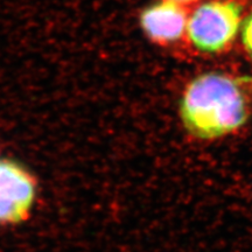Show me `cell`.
Masks as SVG:
<instances>
[{
  "label": "cell",
  "instance_id": "obj_1",
  "mask_svg": "<svg viewBox=\"0 0 252 252\" xmlns=\"http://www.w3.org/2000/svg\"><path fill=\"white\" fill-rule=\"evenodd\" d=\"M249 112L241 87L220 74H204L191 81L179 105L185 130L200 141H216L235 134L247 124Z\"/></svg>",
  "mask_w": 252,
  "mask_h": 252
},
{
  "label": "cell",
  "instance_id": "obj_2",
  "mask_svg": "<svg viewBox=\"0 0 252 252\" xmlns=\"http://www.w3.org/2000/svg\"><path fill=\"white\" fill-rule=\"evenodd\" d=\"M241 6L234 1H210L201 5L187 24L188 36L197 49L220 52L237 35Z\"/></svg>",
  "mask_w": 252,
  "mask_h": 252
},
{
  "label": "cell",
  "instance_id": "obj_3",
  "mask_svg": "<svg viewBox=\"0 0 252 252\" xmlns=\"http://www.w3.org/2000/svg\"><path fill=\"white\" fill-rule=\"evenodd\" d=\"M35 182L23 166L0 160V223H18L30 214Z\"/></svg>",
  "mask_w": 252,
  "mask_h": 252
},
{
  "label": "cell",
  "instance_id": "obj_4",
  "mask_svg": "<svg viewBox=\"0 0 252 252\" xmlns=\"http://www.w3.org/2000/svg\"><path fill=\"white\" fill-rule=\"evenodd\" d=\"M140 24L151 39L165 43L180 39L187 30L188 18L179 2L165 0L145 9Z\"/></svg>",
  "mask_w": 252,
  "mask_h": 252
},
{
  "label": "cell",
  "instance_id": "obj_5",
  "mask_svg": "<svg viewBox=\"0 0 252 252\" xmlns=\"http://www.w3.org/2000/svg\"><path fill=\"white\" fill-rule=\"evenodd\" d=\"M242 41L249 55L252 58V14L249 15L242 27Z\"/></svg>",
  "mask_w": 252,
  "mask_h": 252
},
{
  "label": "cell",
  "instance_id": "obj_6",
  "mask_svg": "<svg viewBox=\"0 0 252 252\" xmlns=\"http://www.w3.org/2000/svg\"><path fill=\"white\" fill-rule=\"evenodd\" d=\"M173 1H176V2H188V1H194V0H173Z\"/></svg>",
  "mask_w": 252,
  "mask_h": 252
}]
</instances>
